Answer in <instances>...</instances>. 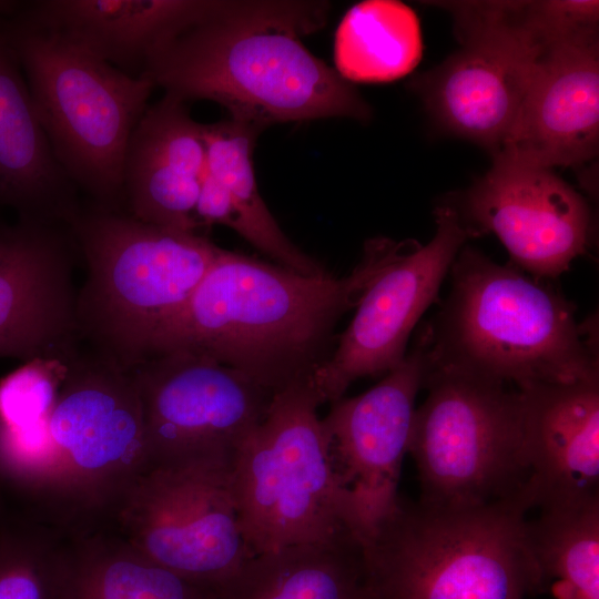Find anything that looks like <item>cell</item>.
I'll use <instances>...</instances> for the list:
<instances>
[{
	"instance_id": "1",
	"label": "cell",
	"mask_w": 599,
	"mask_h": 599,
	"mask_svg": "<svg viewBox=\"0 0 599 599\" xmlns=\"http://www.w3.org/2000/svg\"><path fill=\"white\" fill-rule=\"evenodd\" d=\"M394 244L387 237L368 240L361 262L343 277L304 275L222 248L162 327L150 356L169 351L203 355L273 395L309 380L332 355L337 322L356 307Z\"/></svg>"
},
{
	"instance_id": "2",
	"label": "cell",
	"mask_w": 599,
	"mask_h": 599,
	"mask_svg": "<svg viewBox=\"0 0 599 599\" xmlns=\"http://www.w3.org/2000/svg\"><path fill=\"white\" fill-rule=\"evenodd\" d=\"M325 1L222 0L148 60L142 75L164 93L209 100L258 130L284 122L368 120L356 88L301 38L326 22Z\"/></svg>"
},
{
	"instance_id": "3",
	"label": "cell",
	"mask_w": 599,
	"mask_h": 599,
	"mask_svg": "<svg viewBox=\"0 0 599 599\" xmlns=\"http://www.w3.org/2000/svg\"><path fill=\"white\" fill-rule=\"evenodd\" d=\"M417 345L425 366L514 384L599 382L593 326L560 292L463 246Z\"/></svg>"
},
{
	"instance_id": "4",
	"label": "cell",
	"mask_w": 599,
	"mask_h": 599,
	"mask_svg": "<svg viewBox=\"0 0 599 599\" xmlns=\"http://www.w3.org/2000/svg\"><path fill=\"white\" fill-rule=\"evenodd\" d=\"M85 277L75 298L81 344L126 370L152 352L221 252L209 237L82 202L67 225Z\"/></svg>"
},
{
	"instance_id": "5",
	"label": "cell",
	"mask_w": 599,
	"mask_h": 599,
	"mask_svg": "<svg viewBox=\"0 0 599 599\" xmlns=\"http://www.w3.org/2000/svg\"><path fill=\"white\" fill-rule=\"evenodd\" d=\"M525 495L478 506L404 502L362 542L368 599H524L545 589Z\"/></svg>"
},
{
	"instance_id": "6",
	"label": "cell",
	"mask_w": 599,
	"mask_h": 599,
	"mask_svg": "<svg viewBox=\"0 0 599 599\" xmlns=\"http://www.w3.org/2000/svg\"><path fill=\"white\" fill-rule=\"evenodd\" d=\"M53 155L87 202L125 211L123 161L155 89L62 35L3 19Z\"/></svg>"
},
{
	"instance_id": "7",
	"label": "cell",
	"mask_w": 599,
	"mask_h": 599,
	"mask_svg": "<svg viewBox=\"0 0 599 599\" xmlns=\"http://www.w3.org/2000/svg\"><path fill=\"white\" fill-rule=\"evenodd\" d=\"M321 404L312 379L275 393L233 457L231 493L253 556L344 532L364 540L354 498L329 465Z\"/></svg>"
},
{
	"instance_id": "8",
	"label": "cell",
	"mask_w": 599,
	"mask_h": 599,
	"mask_svg": "<svg viewBox=\"0 0 599 599\" xmlns=\"http://www.w3.org/2000/svg\"><path fill=\"white\" fill-rule=\"evenodd\" d=\"M50 437L39 516L65 530L101 526L151 468L132 370L81 347L48 419Z\"/></svg>"
},
{
	"instance_id": "9",
	"label": "cell",
	"mask_w": 599,
	"mask_h": 599,
	"mask_svg": "<svg viewBox=\"0 0 599 599\" xmlns=\"http://www.w3.org/2000/svg\"><path fill=\"white\" fill-rule=\"evenodd\" d=\"M423 387L428 394L415 409L408 444L419 501L468 507L520 496L529 466L518 389L427 366Z\"/></svg>"
},
{
	"instance_id": "10",
	"label": "cell",
	"mask_w": 599,
	"mask_h": 599,
	"mask_svg": "<svg viewBox=\"0 0 599 599\" xmlns=\"http://www.w3.org/2000/svg\"><path fill=\"white\" fill-rule=\"evenodd\" d=\"M231 467L226 460L152 467L101 528L162 567L221 588L254 557L238 527Z\"/></svg>"
},
{
	"instance_id": "11",
	"label": "cell",
	"mask_w": 599,
	"mask_h": 599,
	"mask_svg": "<svg viewBox=\"0 0 599 599\" xmlns=\"http://www.w3.org/2000/svg\"><path fill=\"white\" fill-rule=\"evenodd\" d=\"M461 48L412 87L445 131L493 156L509 142L541 49L515 21L508 1H440Z\"/></svg>"
},
{
	"instance_id": "12",
	"label": "cell",
	"mask_w": 599,
	"mask_h": 599,
	"mask_svg": "<svg viewBox=\"0 0 599 599\" xmlns=\"http://www.w3.org/2000/svg\"><path fill=\"white\" fill-rule=\"evenodd\" d=\"M132 373L142 403L151 468L233 461L273 398L243 373L186 351L154 354Z\"/></svg>"
},
{
	"instance_id": "13",
	"label": "cell",
	"mask_w": 599,
	"mask_h": 599,
	"mask_svg": "<svg viewBox=\"0 0 599 599\" xmlns=\"http://www.w3.org/2000/svg\"><path fill=\"white\" fill-rule=\"evenodd\" d=\"M436 231L423 245L395 242L392 254L364 291L329 358L313 374L321 403L343 398L358 378L387 374L406 357L408 338L463 248L468 231L449 204L435 210Z\"/></svg>"
},
{
	"instance_id": "14",
	"label": "cell",
	"mask_w": 599,
	"mask_h": 599,
	"mask_svg": "<svg viewBox=\"0 0 599 599\" xmlns=\"http://www.w3.org/2000/svg\"><path fill=\"white\" fill-rule=\"evenodd\" d=\"M453 206L470 237L495 234L511 265L556 278L585 255L593 236L589 204L554 169L498 153Z\"/></svg>"
},
{
	"instance_id": "15",
	"label": "cell",
	"mask_w": 599,
	"mask_h": 599,
	"mask_svg": "<svg viewBox=\"0 0 599 599\" xmlns=\"http://www.w3.org/2000/svg\"><path fill=\"white\" fill-rule=\"evenodd\" d=\"M424 369L423 351L415 344L379 383L358 396L332 403L322 419L332 471L354 498L364 540L399 500L400 467Z\"/></svg>"
},
{
	"instance_id": "16",
	"label": "cell",
	"mask_w": 599,
	"mask_h": 599,
	"mask_svg": "<svg viewBox=\"0 0 599 599\" xmlns=\"http://www.w3.org/2000/svg\"><path fill=\"white\" fill-rule=\"evenodd\" d=\"M67 226L0 221V358L67 362L81 347Z\"/></svg>"
},
{
	"instance_id": "17",
	"label": "cell",
	"mask_w": 599,
	"mask_h": 599,
	"mask_svg": "<svg viewBox=\"0 0 599 599\" xmlns=\"http://www.w3.org/2000/svg\"><path fill=\"white\" fill-rule=\"evenodd\" d=\"M599 148L598 32L540 53L515 131L499 153L540 166H578Z\"/></svg>"
},
{
	"instance_id": "18",
	"label": "cell",
	"mask_w": 599,
	"mask_h": 599,
	"mask_svg": "<svg viewBox=\"0 0 599 599\" xmlns=\"http://www.w3.org/2000/svg\"><path fill=\"white\" fill-rule=\"evenodd\" d=\"M206 166L202 124L185 102L164 93L148 106L126 145L125 211L150 224L197 232L195 206Z\"/></svg>"
},
{
	"instance_id": "19",
	"label": "cell",
	"mask_w": 599,
	"mask_h": 599,
	"mask_svg": "<svg viewBox=\"0 0 599 599\" xmlns=\"http://www.w3.org/2000/svg\"><path fill=\"white\" fill-rule=\"evenodd\" d=\"M222 0L19 1L11 17L62 35L112 67L141 77L150 57Z\"/></svg>"
},
{
	"instance_id": "20",
	"label": "cell",
	"mask_w": 599,
	"mask_h": 599,
	"mask_svg": "<svg viewBox=\"0 0 599 599\" xmlns=\"http://www.w3.org/2000/svg\"><path fill=\"white\" fill-rule=\"evenodd\" d=\"M0 13V206L17 219L67 226L79 190L57 162Z\"/></svg>"
},
{
	"instance_id": "21",
	"label": "cell",
	"mask_w": 599,
	"mask_h": 599,
	"mask_svg": "<svg viewBox=\"0 0 599 599\" xmlns=\"http://www.w3.org/2000/svg\"><path fill=\"white\" fill-rule=\"evenodd\" d=\"M518 392L529 507L555 493L598 490L599 382L539 383Z\"/></svg>"
},
{
	"instance_id": "22",
	"label": "cell",
	"mask_w": 599,
	"mask_h": 599,
	"mask_svg": "<svg viewBox=\"0 0 599 599\" xmlns=\"http://www.w3.org/2000/svg\"><path fill=\"white\" fill-rule=\"evenodd\" d=\"M220 599H368L362 541L344 532L254 556Z\"/></svg>"
},
{
	"instance_id": "23",
	"label": "cell",
	"mask_w": 599,
	"mask_h": 599,
	"mask_svg": "<svg viewBox=\"0 0 599 599\" xmlns=\"http://www.w3.org/2000/svg\"><path fill=\"white\" fill-rule=\"evenodd\" d=\"M210 174L227 194L223 225L235 231L275 264L304 275H323L324 267L283 233L262 199L253 166L254 143L261 130L227 119L202 124Z\"/></svg>"
},
{
	"instance_id": "24",
	"label": "cell",
	"mask_w": 599,
	"mask_h": 599,
	"mask_svg": "<svg viewBox=\"0 0 599 599\" xmlns=\"http://www.w3.org/2000/svg\"><path fill=\"white\" fill-rule=\"evenodd\" d=\"M62 599H220V588L186 579L99 528L72 534Z\"/></svg>"
},
{
	"instance_id": "25",
	"label": "cell",
	"mask_w": 599,
	"mask_h": 599,
	"mask_svg": "<svg viewBox=\"0 0 599 599\" xmlns=\"http://www.w3.org/2000/svg\"><path fill=\"white\" fill-rule=\"evenodd\" d=\"M525 537L545 587L557 579L582 599H599V493L577 489L537 499Z\"/></svg>"
},
{
	"instance_id": "26",
	"label": "cell",
	"mask_w": 599,
	"mask_h": 599,
	"mask_svg": "<svg viewBox=\"0 0 599 599\" xmlns=\"http://www.w3.org/2000/svg\"><path fill=\"white\" fill-rule=\"evenodd\" d=\"M422 51L419 22L412 8L393 0L363 1L338 24L334 69L349 83L389 82L408 74Z\"/></svg>"
},
{
	"instance_id": "27",
	"label": "cell",
	"mask_w": 599,
	"mask_h": 599,
	"mask_svg": "<svg viewBox=\"0 0 599 599\" xmlns=\"http://www.w3.org/2000/svg\"><path fill=\"white\" fill-rule=\"evenodd\" d=\"M71 542L33 516H0V599H62Z\"/></svg>"
},
{
	"instance_id": "28",
	"label": "cell",
	"mask_w": 599,
	"mask_h": 599,
	"mask_svg": "<svg viewBox=\"0 0 599 599\" xmlns=\"http://www.w3.org/2000/svg\"><path fill=\"white\" fill-rule=\"evenodd\" d=\"M67 374V362L38 357L0 379V427L27 429L48 420Z\"/></svg>"
},
{
	"instance_id": "29",
	"label": "cell",
	"mask_w": 599,
	"mask_h": 599,
	"mask_svg": "<svg viewBox=\"0 0 599 599\" xmlns=\"http://www.w3.org/2000/svg\"><path fill=\"white\" fill-rule=\"evenodd\" d=\"M552 592L556 599H582L572 587L562 581H556Z\"/></svg>"
},
{
	"instance_id": "30",
	"label": "cell",
	"mask_w": 599,
	"mask_h": 599,
	"mask_svg": "<svg viewBox=\"0 0 599 599\" xmlns=\"http://www.w3.org/2000/svg\"><path fill=\"white\" fill-rule=\"evenodd\" d=\"M1 491V490H0ZM1 496V495H0ZM0 516H1V512H0Z\"/></svg>"
}]
</instances>
